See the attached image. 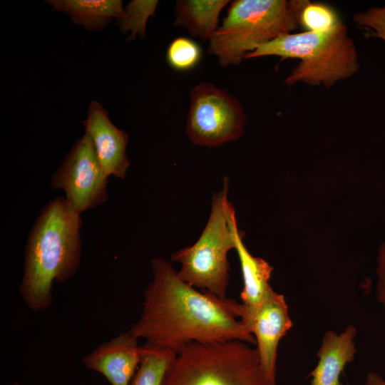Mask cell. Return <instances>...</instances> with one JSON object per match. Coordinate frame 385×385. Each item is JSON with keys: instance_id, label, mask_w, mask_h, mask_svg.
Returning <instances> with one entry per match:
<instances>
[{"instance_id": "cell-13", "label": "cell", "mask_w": 385, "mask_h": 385, "mask_svg": "<svg viewBox=\"0 0 385 385\" xmlns=\"http://www.w3.org/2000/svg\"><path fill=\"white\" fill-rule=\"evenodd\" d=\"M356 328L350 325L338 334L329 330L322 339L317 353L318 363L308 375L311 385H343L339 377L356 352L354 344Z\"/></svg>"}, {"instance_id": "cell-7", "label": "cell", "mask_w": 385, "mask_h": 385, "mask_svg": "<svg viewBox=\"0 0 385 385\" xmlns=\"http://www.w3.org/2000/svg\"><path fill=\"white\" fill-rule=\"evenodd\" d=\"M245 124L240 102L227 91L210 82L191 90L185 131L194 145L213 148L237 140Z\"/></svg>"}, {"instance_id": "cell-2", "label": "cell", "mask_w": 385, "mask_h": 385, "mask_svg": "<svg viewBox=\"0 0 385 385\" xmlns=\"http://www.w3.org/2000/svg\"><path fill=\"white\" fill-rule=\"evenodd\" d=\"M80 214L65 197L51 200L41 211L25 247L19 293L32 311L48 309L53 282H64L77 271L81 255Z\"/></svg>"}, {"instance_id": "cell-21", "label": "cell", "mask_w": 385, "mask_h": 385, "mask_svg": "<svg viewBox=\"0 0 385 385\" xmlns=\"http://www.w3.org/2000/svg\"><path fill=\"white\" fill-rule=\"evenodd\" d=\"M376 272L377 298L385 308V240L379 247Z\"/></svg>"}, {"instance_id": "cell-15", "label": "cell", "mask_w": 385, "mask_h": 385, "mask_svg": "<svg viewBox=\"0 0 385 385\" xmlns=\"http://www.w3.org/2000/svg\"><path fill=\"white\" fill-rule=\"evenodd\" d=\"M228 0H178L175 6V26L202 40H210L218 29L219 16Z\"/></svg>"}, {"instance_id": "cell-10", "label": "cell", "mask_w": 385, "mask_h": 385, "mask_svg": "<svg viewBox=\"0 0 385 385\" xmlns=\"http://www.w3.org/2000/svg\"><path fill=\"white\" fill-rule=\"evenodd\" d=\"M83 125L104 174L124 179L130 167L126 155L128 134L111 121L107 111L97 101L89 104Z\"/></svg>"}, {"instance_id": "cell-20", "label": "cell", "mask_w": 385, "mask_h": 385, "mask_svg": "<svg viewBox=\"0 0 385 385\" xmlns=\"http://www.w3.org/2000/svg\"><path fill=\"white\" fill-rule=\"evenodd\" d=\"M353 21L359 26L372 29L371 36L385 41V6L371 7L364 12L356 13Z\"/></svg>"}, {"instance_id": "cell-8", "label": "cell", "mask_w": 385, "mask_h": 385, "mask_svg": "<svg viewBox=\"0 0 385 385\" xmlns=\"http://www.w3.org/2000/svg\"><path fill=\"white\" fill-rule=\"evenodd\" d=\"M107 177L87 134L79 138L53 175L51 186L63 190L66 200L81 215L108 199Z\"/></svg>"}, {"instance_id": "cell-11", "label": "cell", "mask_w": 385, "mask_h": 385, "mask_svg": "<svg viewBox=\"0 0 385 385\" xmlns=\"http://www.w3.org/2000/svg\"><path fill=\"white\" fill-rule=\"evenodd\" d=\"M129 330L98 346L85 355L84 366L102 374L111 385H129L144 353Z\"/></svg>"}, {"instance_id": "cell-5", "label": "cell", "mask_w": 385, "mask_h": 385, "mask_svg": "<svg viewBox=\"0 0 385 385\" xmlns=\"http://www.w3.org/2000/svg\"><path fill=\"white\" fill-rule=\"evenodd\" d=\"M162 385H276L246 342H192L174 357Z\"/></svg>"}, {"instance_id": "cell-14", "label": "cell", "mask_w": 385, "mask_h": 385, "mask_svg": "<svg viewBox=\"0 0 385 385\" xmlns=\"http://www.w3.org/2000/svg\"><path fill=\"white\" fill-rule=\"evenodd\" d=\"M53 10L68 14L72 23L87 30L104 29L113 19L125 16L121 0H49Z\"/></svg>"}, {"instance_id": "cell-16", "label": "cell", "mask_w": 385, "mask_h": 385, "mask_svg": "<svg viewBox=\"0 0 385 385\" xmlns=\"http://www.w3.org/2000/svg\"><path fill=\"white\" fill-rule=\"evenodd\" d=\"M143 346L144 353L130 385H162L167 370L177 353L146 344Z\"/></svg>"}, {"instance_id": "cell-22", "label": "cell", "mask_w": 385, "mask_h": 385, "mask_svg": "<svg viewBox=\"0 0 385 385\" xmlns=\"http://www.w3.org/2000/svg\"><path fill=\"white\" fill-rule=\"evenodd\" d=\"M365 385H385V380L377 373L371 371L366 374Z\"/></svg>"}, {"instance_id": "cell-19", "label": "cell", "mask_w": 385, "mask_h": 385, "mask_svg": "<svg viewBox=\"0 0 385 385\" xmlns=\"http://www.w3.org/2000/svg\"><path fill=\"white\" fill-rule=\"evenodd\" d=\"M200 46L193 40L186 37L175 38L169 45L166 58L173 69L185 71L194 68L201 58Z\"/></svg>"}, {"instance_id": "cell-6", "label": "cell", "mask_w": 385, "mask_h": 385, "mask_svg": "<svg viewBox=\"0 0 385 385\" xmlns=\"http://www.w3.org/2000/svg\"><path fill=\"white\" fill-rule=\"evenodd\" d=\"M228 179L221 190L212 197L211 212L198 240L171 257L181 268L178 274L191 286L222 299H227L229 281L227 254L235 250L237 227L234 207L227 199Z\"/></svg>"}, {"instance_id": "cell-23", "label": "cell", "mask_w": 385, "mask_h": 385, "mask_svg": "<svg viewBox=\"0 0 385 385\" xmlns=\"http://www.w3.org/2000/svg\"><path fill=\"white\" fill-rule=\"evenodd\" d=\"M4 385H6V384H4ZM9 385H20V384L18 383V382H16V383H14L12 384H9Z\"/></svg>"}, {"instance_id": "cell-3", "label": "cell", "mask_w": 385, "mask_h": 385, "mask_svg": "<svg viewBox=\"0 0 385 385\" xmlns=\"http://www.w3.org/2000/svg\"><path fill=\"white\" fill-rule=\"evenodd\" d=\"M268 56L300 60L284 80L288 86L303 82L328 88L359 69L356 46L342 21L324 32L281 35L257 47L245 59Z\"/></svg>"}, {"instance_id": "cell-18", "label": "cell", "mask_w": 385, "mask_h": 385, "mask_svg": "<svg viewBox=\"0 0 385 385\" xmlns=\"http://www.w3.org/2000/svg\"><path fill=\"white\" fill-rule=\"evenodd\" d=\"M341 21L334 8L320 2L306 1L299 23L306 31L324 32L330 30Z\"/></svg>"}, {"instance_id": "cell-17", "label": "cell", "mask_w": 385, "mask_h": 385, "mask_svg": "<svg viewBox=\"0 0 385 385\" xmlns=\"http://www.w3.org/2000/svg\"><path fill=\"white\" fill-rule=\"evenodd\" d=\"M158 4L156 0H133L127 4L125 17L116 19V22L123 34L130 31L128 41L133 40L136 35L145 37L147 21L155 15Z\"/></svg>"}, {"instance_id": "cell-1", "label": "cell", "mask_w": 385, "mask_h": 385, "mask_svg": "<svg viewBox=\"0 0 385 385\" xmlns=\"http://www.w3.org/2000/svg\"><path fill=\"white\" fill-rule=\"evenodd\" d=\"M151 267L153 278L144 291L142 312L129 329L134 337L175 353L192 342L256 343L240 319V304L197 290L161 257L153 258Z\"/></svg>"}, {"instance_id": "cell-9", "label": "cell", "mask_w": 385, "mask_h": 385, "mask_svg": "<svg viewBox=\"0 0 385 385\" xmlns=\"http://www.w3.org/2000/svg\"><path fill=\"white\" fill-rule=\"evenodd\" d=\"M245 326L255 337L263 371L275 382L278 344L292 326L284 297L272 289Z\"/></svg>"}, {"instance_id": "cell-12", "label": "cell", "mask_w": 385, "mask_h": 385, "mask_svg": "<svg viewBox=\"0 0 385 385\" xmlns=\"http://www.w3.org/2000/svg\"><path fill=\"white\" fill-rule=\"evenodd\" d=\"M235 250L240 260L243 279L240 319L245 324L272 290L269 280L273 267L265 260L250 253L244 245L242 235L238 228L235 234Z\"/></svg>"}, {"instance_id": "cell-4", "label": "cell", "mask_w": 385, "mask_h": 385, "mask_svg": "<svg viewBox=\"0 0 385 385\" xmlns=\"http://www.w3.org/2000/svg\"><path fill=\"white\" fill-rule=\"evenodd\" d=\"M306 1H233L209 41L208 52L222 66L240 64L260 46L296 30Z\"/></svg>"}]
</instances>
